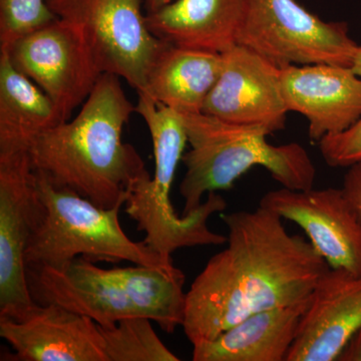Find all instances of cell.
<instances>
[{
  "instance_id": "1",
  "label": "cell",
  "mask_w": 361,
  "mask_h": 361,
  "mask_svg": "<svg viewBox=\"0 0 361 361\" xmlns=\"http://www.w3.org/2000/svg\"><path fill=\"white\" fill-rule=\"evenodd\" d=\"M227 246L208 261L186 294L183 329L192 344L210 341L259 311L307 302L329 269L310 241L277 214H221Z\"/></svg>"
},
{
  "instance_id": "2",
  "label": "cell",
  "mask_w": 361,
  "mask_h": 361,
  "mask_svg": "<svg viewBox=\"0 0 361 361\" xmlns=\"http://www.w3.org/2000/svg\"><path fill=\"white\" fill-rule=\"evenodd\" d=\"M121 80L104 73L75 118L40 135L28 151L37 174L103 209L125 205L130 188L149 173L123 141L135 106Z\"/></svg>"
},
{
  "instance_id": "3",
  "label": "cell",
  "mask_w": 361,
  "mask_h": 361,
  "mask_svg": "<svg viewBox=\"0 0 361 361\" xmlns=\"http://www.w3.org/2000/svg\"><path fill=\"white\" fill-rule=\"evenodd\" d=\"M37 303H56L110 329L126 318L146 317L173 334L182 326L186 308L184 272L135 265L104 269L78 257L63 269H27Z\"/></svg>"
},
{
  "instance_id": "4",
  "label": "cell",
  "mask_w": 361,
  "mask_h": 361,
  "mask_svg": "<svg viewBox=\"0 0 361 361\" xmlns=\"http://www.w3.org/2000/svg\"><path fill=\"white\" fill-rule=\"evenodd\" d=\"M180 116L190 145L182 159L186 168L179 188L185 201L182 215L196 210L205 195L231 189L256 166L265 168L283 188L312 189L315 166L301 145L275 146L266 140L269 135L265 130L233 125L204 113Z\"/></svg>"
},
{
  "instance_id": "5",
  "label": "cell",
  "mask_w": 361,
  "mask_h": 361,
  "mask_svg": "<svg viewBox=\"0 0 361 361\" xmlns=\"http://www.w3.org/2000/svg\"><path fill=\"white\" fill-rule=\"evenodd\" d=\"M135 113L146 123L153 142L155 172L133 185L125 211L145 232L144 242L168 262L178 249L196 246H219L224 235L212 231L208 221L219 213L217 199L209 197L193 212L178 215L170 199L178 165L188 144L186 128L177 111L139 92Z\"/></svg>"
},
{
  "instance_id": "6",
  "label": "cell",
  "mask_w": 361,
  "mask_h": 361,
  "mask_svg": "<svg viewBox=\"0 0 361 361\" xmlns=\"http://www.w3.org/2000/svg\"><path fill=\"white\" fill-rule=\"evenodd\" d=\"M42 212L25 251L27 269H63L75 259L169 268L144 241L135 242L120 224L123 205L103 209L70 190L52 186L37 174Z\"/></svg>"
},
{
  "instance_id": "7",
  "label": "cell",
  "mask_w": 361,
  "mask_h": 361,
  "mask_svg": "<svg viewBox=\"0 0 361 361\" xmlns=\"http://www.w3.org/2000/svg\"><path fill=\"white\" fill-rule=\"evenodd\" d=\"M237 44L279 68L329 63L351 66L358 44L343 23H327L297 0H246Z\"/></svg>"
},
{
  "instance_id": "8",
  "label": "cell",
  "mask_w": 361,
  "mask_h": 361,
  "mask_svg": "<svg viewBox=\"0 0 361 361\" xmlns=\"http://www.w3.org/2000/svg\"><path fill=\"white\" fill-rule=\"evenodd\" d=\"M47 4L82 32L104 73L144 92L149 71L168 42L149 30L142 0H47Z\"/></svg>"
},
{
  "instance_id": "9",
  "label": "cell",
  "mask_w": 361,
  "mask_h": 361,
  "mask_svg": "<svg viewBox=\"0 0 361 361\" xmlns=\"http://www.w3.org/2000/svg\"><path fill=\"white\" fill-rule=\"evenodd\" d=\"M0 51L54 102L65 122L87 101L104 75L84 35L61 18Z\"/></svg>"
},
{
  "instance_id": "10",
  "label": "cell",
  "mask_w": 361,
  "mask_h": 361,
  "mask_svg": "<svg viewBox=\"0 0 361 361\" xmlns=\"http://www.w3.org/2000/svg\"><path fill=\"white\" fill-rule=\"evenodd\" d=\"M42 212L28 152L0 155V317L18 322L39 305L30 291L25 251Z\"/></svg>"
},
{
  "instance_id": "11",
  "label": "cell",
  "mask_w": 361,
  "mask_h": 361,
  "mask_svg": "<svg viewBox=\"0 0 361 361\" xmlns=\"http://www.w3.org/2000/svg\"><path fill=\"white\" fill-rule=\"evenodd\" d=\"M222 56V70L202 113L268 135L283 130L289 111L282 96L281 68L240 44Z\"/></svg>"
},
{
  "instance_id": "12",
  "label": "cell",
  "mask_w": 361,
  "mask_h": 361,
  "mask_svg": "<svg viewBox=\"0 0 361 361\" xmlns=\"http://www.w3.org/2000/svg\"><path fill=\"white\" fill-rule=\"evenodd\" d=\"M259 206L298 225L331 269L361 274V221L342 188L282 187L266 193Z\"/></svg>"
},
{
  "instance_id": "13",
  "label": "cell",
  "mask_w": 361,
  "mask_h": 361,
  "mask_svg": "<svg viewBox=\"0 0 361 361\" xmlns=\"http://www.w3.org/2000/svg\"><path fill=\"white\" fill-rule=\"evenodd\" d=\"M280 84L287 110L305 116L312 142L341 134L361 118V78L350 66H289Z\"/></svg>"
},
{
  "instance_id": "14",
  "label": "cell",
  "mask_w": 361,
  "mask_h": 361,
  "mask_svg": "<svg viewBox=\"0 0 361 361\" xmlns=\"http://www.w3.org/2000/svg\"><path fill=\"white\" fill-rule=\"evenodd\" d=\"M0 336L18 360L108 361L99 325L56 303H39L18 322L0 317Z\"/></svg>"
},
{
  "instance_id": "15",
  "label": "cell",
  "mask_w": 361,
  "mask_h": 361,
  "mask_svg": "<svg viewBox=\"0 0 361 361\" xmlns=\"http://www.w3.org/2000/svg\"><path fill=\"white\" fill-rule=\"evenodd\" d=\"M361 326V274L329 268L316 284L286 361H334Z\"/></svg>"
},
{
  "instance_id": "16",
  "label": "cell",
  "mask_w": 361,
  "mask_h": 361,
  "mask_svg": "<svg viewBox=\"0 0 361 361\" xmlns=\"http://www.w3.org/2000/svg\"><path fill=\"white\" fill-rule=\"evenodd\" d=\"M246 0H174L147 13L149 30L168 44L224 54L237 44Z\"/></svg>"
},
{
  "instance_id": "17",
  "label": "cell",
  "mask_w": 361,
  "mask_h": 361,
  "mask_svg": "<svg viewBox=\"0 0 361 361\" xmlns=\"http://www.w3.org/2000/svg\"><path fill=\"white\" fill-rule=\"evenodd\" d=\"M307 302L259 311L210 341L193 344L194 361H286Z\"/></svg>"
},
{
  "instance_id": "18",
  "label": "cell",
  "mask_w": 361,
  "mask_h": 361,
  "mask_svg": "<svg viewBox=\"0 0 361 361\" xmlns=\"http://www.w3.org/2000/svg\"><path fill=\"white\" fill-rule=\"evenodd\" d=\"M222 66V54L168 44L152 66L142 94L180 115L202 113Z\"/></svg>"
},
{
  "instance_id": "19",
  "label": "cell",
  "mask_w": 361,
  "mask_h": 361,
  "mask_svg": "<svg viewBox=\"0 0 361 361\" xmlns=\"http://www.w3.org/2000/svg\"><path fill=\"white\" fill-rule=\"evenodd\" d=\"M63 122L54 102L0 51V155L30 151L40 135Z\"/></svg>"
},
{
  "instance_id": "20",
  "label": "cell",
  "mask_w": 361,
  "mask_h": 361,
  "mask_svg": "<svg viewBox=\"0 0 361 361\" xmlns=\"http://www.w3.org/2000/svg\"><path fill=\"white\" fill-rule=\"evenodd\" d=\"M151 319L130 317L115 326H99L108 361H179L161 341Z\"/></svg>"
},
{
  "instance_id": "21",
  "label": "cell",
  "mask_w": 361,
  "mask_h": 361,
  "mask_svg": "<svg viewBox=\"0 0 361 361\" xmlns=\"http://www.w3.org/2000/svg\"><path fill=\"white\" fill-rule=\"evenodd\" d=\"M58 18L47 0H0V49Z\"/></svg>"
},
{
  "instance_id": "22",
  "label": "cell",
  "mask_w": 361,
  "mask_h": 361,
  "mask_svg": "<svg viewBox=\"0 0 361 361\" xmlns=\"http://www.w3.org/2000/svg\"><path fill=\"white\" fill-rule=\"evenodd\" d=\"M322 158L334 168H348L361 161V118L345 132L318 142Z\"/></svg>"
},
{
  "instance_id": "23",
  "label": "cell",
  "mask_w": 361,
  "mask_h": 361,
  "mask_svg": "<svg viewBox=\"0 0 361 361\" xmlns=\"http://www.w3.org/2000/svg\"><path fill=\"white\" fill-rule=\"evenodd\" d=\"M342 190L361 221V161L348 167Z\"/></svg>"
},
{
  "instance_id": "24",
  "label": "cell",
  "mask_w": 361,
  "mask_h": 361,
  "mask_svg": "<svg viewBox=\"0 0 361 361\" xmlns=\"http://www.w3.org/2000/svg\"><path fill=\"white\" fill-rule=\"evenodd\" d=\"M337 361H361V326L342 349Z\"/></svg>"
},
{
  "instance_id": "25",
  "label": "cell",
  "mask_w": 361,
  "mask_h": 361,
  "mask_svg": "<svg viewBox=\"0 0 361 361\" xmlns=\"http://www.w3.org/2000/svg\"><path fill=\"white\" fill-rule=\"evenodd\" d=\"M172 1H174V0H142L147 13H153L157 9L161 8V7Z\"/></svg>"
},
{
  "instance_id": "26",
  "label": "cell",
  "mask_w": 361,
  "mask_h": 361,
  "mask_svg": "<svg viewBox=\"0 0 361 361\" xmlns=\"http://www.w3.org/2000/svg\"><path fill=\"white\" fill-rule=\"evenodd\" d=\"M350 68H353L356 75L361 78V45H358L357 49H356Z\"/></svg>"
}]
</instances>
